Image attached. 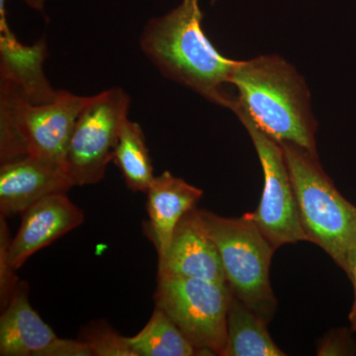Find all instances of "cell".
I'll list each match as a JSON object with an SVG mask.
<instances>
[{"label":"cell","mask_w":356,"mask_h":356,"mask_svg":"<svg viewBox=\"0 0 356 356\" xmlns=\"http://www.w3.org/2000/svg\"><path fill=\"white\" fill-rule=\"evenodd\" d=\"M47 58L44 37L32 44H25L18 41L8 22L0 23V83L16 89L33 104L51 102L60 92L44 74Z\"/></svg>","instance_id":"12"},{"label":"cell","mask_w":356,"mask_h":356,"mask_svg":"<svg viewBox=\"0 0 356 356\" xmlns=\"http://www.w3.org/2000/svg\"><path fill=\"white\" fill-rule=\"evenodd\" d=\"M199 1L181 0L170 13L147 21L140 48L166 79L232 110L236 96L226 86L231 84L238 60L222 56L206 36Z\"/></svg>","instance_id":"1"},{"label":"cell","mask_w":356,"mask_h":356,"mask_svg":"<svg viewBox=\"0 0 356 356\" xmlns=\"http://www.w3.org/2000/svg\"><path fill=\"white\" fill-rule=\"evenodd\" d=\"M22 1L30 8L39 11V13H44L47 0H22Z\"/></svg>","instance_id":"23"},{"label":"cell","mask_w":356,"mask_h":356,"mask_svg":"<svg viewBox=\"0 0 356 356\" xmlns=\"http://www.w3.org/2000/svg\"><path fill=\"white\" fill-rule=\"evenodd\" d=\"M280 144L307 242L324 250L346 271L348 254L356 245V206L337 191L317 152L291 143Z\"/></svg>","instance_id":"3"},{"label":"cell","mask_w":356,"mask_h":356,"mask_svg":"<svg viewBox=\"0 0 356 356\" xmlns=\"http://www.w3.org/2000/svg\"><path fill=\"white\" fill-rule=\"evenodd\" d=\"M11 240L7 229L6 218H0V297L1 305L6 306L15 290L16 281L14 271L9 268L7 264V252Z\"/></svg>","instance_id":"19"},{"label":"cell","mask_w":356,"mask_h":356,"mask_svg":"<svg viewBox=\"0 0 356 356\" xmlns=\"http://www.w3.org/2000/svg\"><path fill=\"white\" fill-rule=\"evenodd\" d=\"M232 111L248 131L261 161L264 177L259 207L245 215L275 250L287 243L307 241L282 146L262 132L242 109L236 107Z\"/></svg>","instance_id":"8"},{"label":"cell","mask_w":356,"mask_h":356,"mask_svg":"<svg viewBox=\"0 0 356 356\" xmlns=\"http://www.w3.org/2000/svg\"><path fill=\"white\" fill-rule=\"evenodd\" d=\"M238 107L262 132L278 143L317 152L318 123L304 77L284 58L264 55L238 60L232 76Z\"/></svg>","instance_id":"2"},{"label":"cell","mask_w":356,"mask_h":356,"mask_svg":"<svg viewBox=\"0 0 356 356\" xmlns=\"http://www.w3.org/2000/svg\"><path fill=\"white\" fill-rule=\"evenodd\" d=\"M355 248H356V245H355Z\"/></svg>","instance_id":"25"},{"label":"cell","mask_w":356,"mask_h":356,"mask_svg":"<svg viewBox=\"0 0 356 356\" xmlns=\"http://www.w3.org/2000/svg\"><path fill=\"white\" fill-rule=\"evenodd\" d=\"M74 186L65 168L26 156L1 163L0 213L6 218L23 213L47 196L67 193Z\"/></svg>","instance_id":"11"},{"label":"cell","mask_w":356,"mask_h":356,"mask_svg":"<svg viewBox=\"0 0 356 356\" xmlns=\"http://www.w3.org/2000/svg\"><path fill=\"white\" fill-rule=\"evenodd\" d=\"M83 221V211L72 202L67 193L41 199L22 213L20 228L7 252L9 268L17 270L35 252L81 226Z\"/></svg>","instance_id":"9"},{"label":"cell","mask_w":356,"mask_h":356,"mask_svg":"<svg viewBox=\"0 0 356 356\" xmlns=\"http://www.w3.org/2000/svg\"><path fill=\"white\" fill-rule=\"evenodd\" d=\"M355 353V343L346 332L339 331L325 337L318 346V355H348Z\"/></svg>","instance_id":"21"},{"label":"cell","mask_w":356,"mask_h":356,"mask_svg":"<svg viewBox=\"0 0 356 356\" xmlns=\"http://www.w3.org/2000/svg\"><path fill=\"white\" fill-rule=\"evenodd\" d=\"M39 356H93V353L86 341L57 337Z\"/></svg>","instance_id":"20"},{"label":"cell","mask_w":356,"mask_h":356,"mask_svg":"<svg viewBox=\"0 0 356 356\" xmlns=\"http://www.w3.org/2000/svg\"><path fill=\"white\" fill-rule=\"evenodd\" d=\"M267 323L232 292L227 343L222 356H284L266 329Z\"/></svg>","instance_id":"15"},{"label":"cell","mask_w":356,"mask_h":356,"mask_svg":"<svg viewBox=\"0 0 356 356\" xmlns=\"http://www.w3.org/2000/svg\"><path fill=\"white\" fill-rule=\"evenodd\" d=\"M57 337L30 305L27 289L16 287L0 318V355L39 356Z\"/></svg>","instance_id":"14"},{"label":"cell","mask_w":356,"mask_h":356,"mask_svg":"<svg viewBox=\"0 0 356 356\" xmlns=\"http://www.w3.org/2000/svg\"><path fill=\"white\" fill-rule=\"evenodd\" d=\"M199 211L219 252L229 289L257 316L270 322L277 307L269 278L275 248L245 214L225 218Z\"/></svg>","instance_id":"5"},{"label":"cell","mask_w":356,"mask_h":356,"mask_svg":"<svg viewBox=\"0 0 356 356\" xmlns=\"http://www.w3.org/2000/svg\"><path fill=\"white\" fill-rule=\"evenodd\" d=\"M130 106V95L123 88H109L90 96L77 117L65 154V172L74 186L102 181L113 161Z\"/></svg>","instance_id":"7"},{"label":"cell","mask_w":356,"mask_h":356,"mask_svg":"<svg viewBox=\"0 0 356 356\" xmlns=\"http://www.w3.org/2000/svg\"><path fill=\"white\" fill-rule=\"evenodd\" d=\"M127 341L137 356L199 355L197 350L159 307L146 327L136 336L127 337Z\"/></svg>","instance_id":"17"},{"label":"cell","mask_w":356,"mask_h":356,"mask_svg":"<svg viewBox=\"0 0 356 356\" xmlns=\"http://www.w3.org/2000/svg\"><path fill=\"white\" fill-rule=\"evenodd\" d=\"M93 356H137L127 341L110 329H95L89 332L86 341Z\"/></svg>","instance_id":"18"},{"label":"cell","mask_w":356,"mask_h":356,"mask_svg":"<svg viewBox=\"0 0 356 356\" xmlns=\"http://www.w3.org/2000/svg\"><path fill=\"white\" fill-rule=\"evenodd\" d=\"M216 1H217V0H212L213 3H214V2H216Z\"/></svg>","instance_id":"24"},{"label":"cell","mask_w":356,"mask_h":356,"mask_svg":"<svg viewBox=\"0 0 356 356\" xmlns=\"http://www.w3.org/2000/svg\"><path fill=\"white\" fill-rule=\"evenodd\" d=\"M149 228L159 259L168 252L175 228L195 208L203 191L170 172L156 177L147 192Z\"/></svg>","instance_id":"13"},{"label":"cell","mask_w":356,"mask_h":356,"mask_svg":"<svg viewBox=\"0 0 356 356\" xmlns=\"http://www.w3.org/2000/svg\"><path fill=\"white\" fill-rule=\"evenodd\" d=\"M113 161L131 191L147 192L154 180V168L143 129L127 119L122 126Z\"/></svg>","instance_id":"16"},{"label":"cell","mask_w":356,"mask_h":356,"mask_svg":"<svg viewBox=\"0 0 356 356\" xmlns=\"http://www.w3.org/2000/svg\"><path fill=\"white\" fill-rule=\"evenodd\" d=\"M229 285L159 273L156 307L175 323L199 355H222L227 343Z\"/></svg>","instance_id":"6"},{"label":"cell","mask_w":356,"mask_h":356,"mask_svg":"<svg viewBox=\"0 0 356 356\" xmlns=\"http://www.w3.org/2000/svg\"><path fill=\"white\" fill-rule=\"evenodd\" d=\"M89 98L60 90L53 102L33 104L16 89L0 83L1 163L29 156L65 168L72 130Z\"/></svg>","instance_id":"4"},{"label":"cell","mask_w":356,"mask_h":356,"mask_svg":"<svg viewBox=\"0 0 356 356\" xmlns=\"http://www.w3.org/2000/svg\"><path fill=\"white\" fill-rule=\"evenodd\" d=\"M159 273L228 284L200 211L193 208L178 222L168 252L159 259Z\"/></svg>","instance_id":"10"},{"label":"cell","mask_w":356,"mask_h":356,"mask_svg":"<svg viewBox=\"0 0 356 356\" xmlns=\"http://www.w3.org/2000/svg\"><path fill=\"white\" fill-rule=\"evenodd\" d=\"M344 273L350 277L351 283H353V293H355V298H353V307H351L350 313L348 315V320H350L351 331L356 332V248H353L348 254V264H346Z\"/></svg>","instance_id":"22"}]
</instances>
